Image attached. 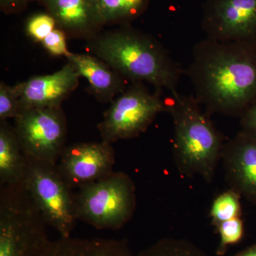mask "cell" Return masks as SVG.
Segmentation results:
<instances>
[{"instance_id":"obj_2","label":"cell","mask_w":256,"mask_h":256,"mask_svg":"<svg viewBox=\"0 0 256 256\" xmlns=\"http://www.w3.org/2000/svg\"><path fill=\"white\" fill-rule=\"evenodd\" d=\"M88 45L92 54L127 82H146L156 92H178L182 70L156 38L124 28L98 34L88 41Z\"/></svg>"},{"instance_id":"obj_12","label":"cell","mask_w":256,"mask_h":256,"mask_svg":"<svg viewBox=\"0 0 256 256\" xmlns=\"http://www.w3.org/2000/svg\"><path fill=\"white\" fill-rule=\"evenodd\" d=\"M222 160L230 188L256 206V140L239 131L224 144Z\"/></svg>"},{"instance_id":"obj_24","label":"cell","mask_w":256,"mask_h":256,"mask_svg":"<svg viewBox=\"0 0 256 256\" xmlns=\"http://www.w3.org/2000/svg\"><path fill=\"white\" fill-rule=\"evenodd\" d=\"M240 131L256 140V100L240 116Z\"/></svg>"},{"instance_id":"obj_22","label":"cell","mask_w":256,"mask_h":256,"mask_svg":"<svg viewBox=\"0 0 256 256\" xmlns=\"http://www.w3.org/2000/svg\"><path fill=\"white\" fill-rule=\"evenodd\" d=\"M56 22L52 15H36L28 20L26 24V34L32 40L42 42L56 28Z\"/></svg>"},{"instance_id":"obj_14","label":"cell","mask_w":256,"mask_h":256,"mask_svg":"<svg viewBox=\"0 0 256 256\" xmlns=\"http://www.w3.org/2000/svg\"><path fill=\"white\" fill-rule=\"evenodd\" d=\"M66 58L80 76L86 79L92 94L100 102H112L127 88V80L95 55L70 52Z\"/></svg>"},{"instance_id":"obj_8","label":"cell","mask_w":256,"mask_h":256,"mask_svg":"<svg viewBox=\"0 0 256 256\" xmlns=\"http://www.w3.org/2000/svg\"><path fill=\"white\" fill-rule=\"evenodd\" d=\"M14 128L26 156L57 164L66 140V118L62 108L21 110Z\"/></svg>"},{"instance_id":"obj_17","label":"cell","mask_w":256,"mask_h":256,"mask_svg":"<svg viewBox=\"0 0 256 256\" xmlns=\"http://www.w3.org/2000/svg\"><path fill=\"white\" fill-rule=\"evenodd\" d=\"M148 0H92L102 24L131 20L140 14Z\"/></svg>"},{"instance_id":"obj_25","label":"cell","mask_w":256,"mask_h":256,"mask_svg":"<svg viewBox=\"0 0 256 256\" xmlns=\"http://www.w3.org/2000/svg\"><path fill=\"white\" fill-rule=\"evenodd\" d=\"M234 256H256V244H252Z\"/></svg>"},{"instance_id":"obj_26","label":"cell","mask_w":256,"mask_h":256,"mask_svg":"<svg viewBox=\"0 0 256 256\" xmlns=\"http://www.w3.org/2000/svg\"><path fill=\"white\" fill-rule=\"evenodd\" d=\"M2 4L8 6H14L24 0H1Z\"/></svg>"},{"instance_id":"obj_3","label":"cell","mask_w":256,"mask_h":256,"mask_svg":"<svg viewBox=\"0 0 256 256\" xmlns=\"http://www.w3.org/2000/svg\"><path fill=\"white\" fill-rule=\"evenodd\" d=\"M170 114L174 124L173 154L180 172L212 182L225 142L222 133L202 110L194 96L172 94Z\"/></svg>"},{"instance_id":"obj_10","label":"cell","mask_w":256,"mask_h":256,"mask_svg":"<svg viewBox=\"0 0 256 256\" xmlns=\"http://www.w3.org/2000/svg\"><path fill=\"white\" fill-rule=\"evenodd\" d=\"M116 154L106 141L80 142L66 146L57 168L70 188H80L114 172Z\"/></svg>"},{"instance_id":"obj_18","label":"cell","mask_w":256,"mask_h":256,"mask_svg":"<svg viewBox=\"0 0 256 256\" xmlns=\"http://www.w3.org/2000/svg\"><path fill=\"white\" fill-rule=\"evenodd\" d=\"M138 256H208L201 248L186 239L164 238L142 250Z\"/></svg>"},{"instance_id":"obj_15","label":"cell","mask_w":256,"mask_h":256,"mask_svg":"<svg viewBox=\"0 0 256 256\" xmlns=\"http://www.w3.org/2000/svg\"><path fill=\"white\" fill-rule=\"evenodd\" d=\"M42 256H134L128 239L60 237L48 240Z\"/></svg>"},{"instance_id":"obj_19","label":"cell","mask_w":256,"mask_h":256,"mask_svg":"<svg viewBox=\"0 0 256 256\" xmlns=\"http://www.w3.org/2000/svg\"><path fill=\"white\" fill-rule=\"evenodd\" d=\"M240 198L242 196L232 188L218 195L210 207L212 224L216 226L222 222L242 217Z\"/></svg>"},{"instance_id":"obj_13","label":"cell","mask_w":256,"mask_h":256,"mask_svg":"<svg viewBox=\"0 0 256 256\" xmlns=\"http://www.w3.org/2000/svg\"><path fill=\"white\" fill-rule=\"evenodd\" d=\"M50 14L67 36L92 40L102 24L92 0H45Z\"/></svg>"},{"instance_id":"obj_5","label":"cell","mask_w":256,"mask_h":256,"mask_svg":"<svg viewBox=\"0 0 256 256\" xmlns=\"http://www.w3.org/2000/svg\"><path fill=\"white\" fill-rule=\"evenodd\" d=\"M74 203L77 220L98 230H118L136 212V185L126 173L112 172L79 188Z\"/></svg>"},{"instance_id":"obj_21","label":"cell","mask_w":256,"mask_h":256,"mask_svg":"<svg viewBox=\"0 0 256 256\" xmlns=\"http://www.w3.org/2000/svg\"><path fill=\"white\" fill-rule=\"evenodd\" d=\"M21 112L20 99L15 86L0 82V121L15 118Z\"/></svg>"},{"instance_id":"obj_23","label":"cell","mask_w":256,"mask_h":256,"mask_svg":"<svg viewBox=\"0 0 256 256\" xmlns=\"http://www.w3.org/2000/svg\"><path fill=\"white\" fill-rule=\"evenodd\" d=\"M66 36L63 30L56 28L42 44L50 54L55 56H66L70 53L67 48Z\"/></svg>"},{"instance_id":"obj_9","label":"cell","mask_w":256,"mask_h":256,"mask_svg":"<svg viewBox=\"0 0 256 256\" xmlns=\"http://www.w3.org/2000/svg\"><path fill=\"white\" fill-rule=\"evenodd\" d=\"M202 28L210 40L256 43V0H208Z\"/></svg>"},{"instance_id":"obj_1","label":"cell","mask_w":256,"mask_h":256,"mask_svg":"<svg viewBox=\"0 0 256 256\" xmlns=\"http://www.w3.org/2000/svg\"><path fill=\"white\" fill-rule=\"evenodd\" d=\"M188 74L207 114L240 118L256 100V43L202 40Z\"/></svg>"},{"instance_id":"obj_16","label":"cell","mask_w":256,"mask_h":256,"mask_svg":"<svg viewBox=\"0 0 256 256\" xmlns=\"http://www.w3.org/2000/svg\"><path fill=\"white\" fill-rule=\"evenodd\" d=\"M26 165L14 127L0 121V186L22 182Z\"/></svg>"},{"instance_id":"obj_11","label":"cell","mask_w":256,"mask_h":256,"mask_svg":"<svg viewBox=\"0 0 256 256\" xmlns=\"http://www.w3.org/2000/svg\"><path fill=\"white\" fill-rule=\"evenodd\" d=\"M80 77L75 67L67 62L54 73L36 76L16 84L21 110L60 107L78 87Z\"/></svg>"},{"instance_id":"obj_6","label":"cell","mask_w":256,"mask_h":256,"mask_svg":"<svg viewBox=\"0 0 256 256\" xmlns=\"http://www.w3.org/2000/svg\"><path fill=\"white\" fill-rule=\"evenodd\" d=\"M22 184L47 225L60 237L72 236L77 222L74 194L58 172L57 164L26 156Z\"/></svg>"},{"instance_id":"obj_7","label":"cell","mask_w":256,"mask_h":256,"mask_svg":"<svg viewBox=\"0 0 256 256\" xmlns=\"http://www.w3.org/2000/svg\"><path fill=\"white\" fill-rule=\"evenodd\" d=\"M161 92H152L143 82H132L120 94L98 124L102 140L111 143L132 139L146 132L158 114H170Z\"/></svg>"},{"instance_id":"obj_20","label":"cell","mask_w":256,"mask_h":256,"mask_svg":"<svg viewBox=\"0 0 256 256\" xmlns=\"http://www.w3.org/2000/svg\"><path fill=\"white\" fill-rule=\"evenodd\" d=\"M220 236V242L216 249V254L225 255L230 246L238 244L244 236V224L242 217L222 222L216 226Z\"/></svg>"},{"instance_id":"obj_4","label":"cell","mask_w":256,"mask_h":256,"mask_svg":"<svg viewBox=\"0 0 256 256\" xmlns=\"http://www.w3.org/2000/svg\"><path fill=\"white\" fill-rule=\"evenodd\" d=\"M46 226L22 183L0 186V256H42Z\"/></svg>"}]
</instances>
